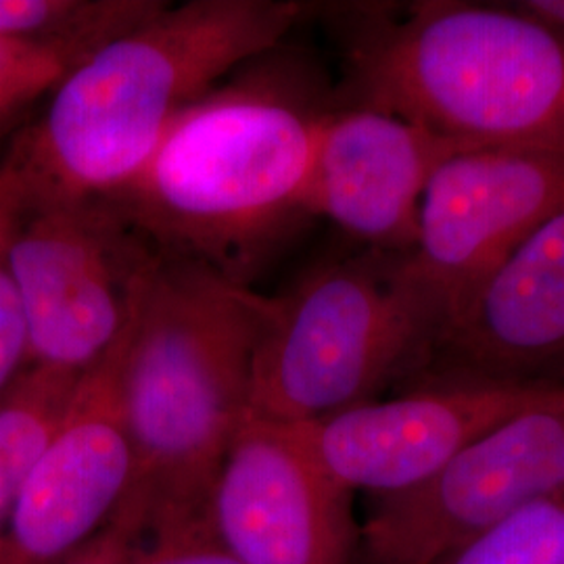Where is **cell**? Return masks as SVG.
Instances as JSON below:
<instances>
[{
    "label": "cell",
    "mask_w": 564,
    "mask_h": 564,
    "mask_svg": "<svg viewBox=\"0 0 564 564\" xmlns=\"http://www.w3.org/2000/svg\"><path fill=\"white\" fill-rule=\"evenodd\" d=\"M11 188L0 174V402L30 366V330L9 263Z\"/></svg>",
    "instance_id": "ac0fdd59"
},
{
    "label": "cell",
    "mask_w": 564,
    "mask_h": 564,
    "mask_svg": "<svg viewBox=\"0 0 564 564\" xmlns=\"http://www.w3.org/2000/svg\"><path fill=\"white\" fill-rule=\"evenodd\" d=\"M337 105L321 61L282 42L184 109L109 197L163 256L253 286L312 220L316 147Z\"/></svg>",
    "instance_id": "6da1fadb"
},
{
    "label": "cell",
    "mask_w": 564,
    "mask_h": 564,
    "mask_svg": "<svg viewBox=\"0 0 564 564\" xmlns=\"http://www.w3.org/2000/svg\"><path fill=\"white\" fill-rule=\"evenodd\" d=\"M162 0H0V39L32 42L86 61L155 18Z\"/></svg>",
    "instance_id": "5bb4252c"
},
{
    "label": "cell",
    "mask_w": 564,
    "mask_h": 564,
    "mask_svg": "<svg viewBox=\"0 0 564 564\" xmlns=\"http://www.w3.org/2000/svg\"><path fill=\"white\" fill-rule=\"evenodd\" d=\"M128 564H241L218 538L209 521L158 529L142 538Z\"/></svg>",
    "instance_id": "d6986e66"
},
{
    "label": "cell",
    "mask_w": 564,
    "mask_h": 564,
    "mask_svg": "<svg viewBox=\"0 0 564 564\" xmlns=\"http://www.w3.org/2000/svg\"><path fill=\"white\" fill-rule=\"evenodd\" d=\"M312 13L293 0H188L82 61L0 170L23 199L111 195L151 160L170 126Z\"/></svg>",
    "instance_id": "7a4b0ae2"
},
{
    "label": "cell",
    "mask_w": 564,
    "mask_h": 564,
    "mask_svg": "<svg viewBox=\"0 0 564 564\" xmlns=\"http://www.w3.org/2000/svg\"><path fill=\"white\" fill-rule=\"evenodd\" d=\"M18 116L15 113H4V111H0V134L9 128V123H13Z\"/></svg>",
    "instance_id": "7402d4cb"
},
{
    "label": "cell",
    "mask_w": 564,
    "mask_h": 564,
    "mask_svg": "<svg viewBox=\"0 0 564 564\" xmlns=\"http://www.w3.org/2000/svg\"><path fill=\"white\" fill-rule=\"evenodd\" d=\"M291 426L247 416L226 452L207 521L241 564H354L360 529Z\"/></svg>",
    "instance_id": "8fae6325"
},
{
    "label": "cell",
    "mask_w": 564,
    "mask_h": 564,
    "mask_svg": "<svg viewBox=\"0 0 564 564\" xmlns=\"http://www.w3.org/2000/svg\"><path fill=\"white\" fill-rule=\"evenodd\" d=\"M564 389V212L485 282L410 379Z\"/></svg>",
    "instance_id": "7c38bea8"
},
{
    "label": "cell",
    "mask_w": 564,
    "mask_h": 564,
    "mask_svg": "<svg viewBox=\"0 0 564 564\" xmlns=\"http://www.w3.org/2000/svg\"><path fill=\"white\" fill-rule=\"evenodd\" d=\"M82 375L30 364L0 402V529L53 442Z\"/></svg>",
    "instance_id": "9a60e30c"
},
{
    "label": "cell",
    "mask_w": 564,
    "mask_h": 564,
    "mask_svg": "<svg viewBox=\"0 0 564 564\" xmlns=\"http://www.w3.org/2000/svg\"><path fill=\"white\" fill-rule=\"evenodd\" d=\"M440 564H564V491L524 506Z\"/></svg>",
    "instance_id": "2e32d148"
},
{
    "label": "cell",
    "mask_w": 564,
    "mask_h": 564,
    "mask_svg": "<svg viewBox=\"0 0 564 564\" xmlns=\"http://www.w3.org/2000/svg\"><path fill=\"white\" fill-rule=\"evenodd\" d=\"M270 297L203 263L160 256L130 328L121 398L147 533L207 521L226 452L249 416ZM144 533V535H147Z\"/></svg>",
    "instance_id": "277c9868"
},
{
    "label": "cell",
    "mask_w": 564,
    "mask_h": 564,
    "mask_svg": "<svg viewBox=\"0 0 564 564\" xmlns=\"http://www.w3.org/2000/svg\"><path fill=\"white\" fill-rule=\"evenodd\" d=\"M517 7L564 36V0H524L517 2Z\"/></svg>",
    "instance_id": "44dd1931"
},
{
    "label": "cell",
    "mask_w": 564,
    "mask_h": 564,
    "mask_svg": "<svg viewBox=\"0 0 564 564\" xmlns=\"http://www.w3.org/2000/svg\"><path fill=\"white\" fill-rule=\"evenodd\" d=\"M78 65L80 61L57 48L0 39V111L20 116Z\"/></svg>",
    "instance_id": "e0dca14e"
},
{
    "label": "cell",
    "mask_w": 564,
    "mask_h": 564,
    "mask_svg": "<svg viewBox=\"0 0 564 564\" xmlns=\"http://www.w3.org/2000/svg\"><path fill=\"white\" fill-rule=\"evenodd\" d=\"M564 491V393L508 419L426 484L377 498L366 564H440L524 506Z\"/></svg>",
    "instance_id": "ba28073f"
},
{
    "label": "cell",
    "mask_w": 564,
    "mask_h": 564,
    "mask_svg": "<svg viewBox=\"0 0 564 564\" xmlns=\"http://www.w3.org/2000/svg\"><path fill=\"white\" fill-rule=\"evenodd\" d=\"M130 328L82 375L63 423L0 529V564H59L128 500L137 477L121 398Z\"/></svg>",
    "instance_id": "9c48e42d"
},
{
    "label": "cell",
    "mask_w": 564,
    "mask_h": 564,
    "mask_svg": "<svg viewBox=\"0 0 564 564\" xmlns=\"http://www.w3.org/2000/svg\"><path fill=\"white\" fill-rule=\"evenodd\" d=\"M147 523L144 506L128 498L111 523L59 564H128L147 533Z\"/></svg>",
    "instance_id": "ffe728a7"
},
{
    "label": "cell",
    "mask_w": 564,
    "mask_h": 564,
    "mask_svg": "<svg viewBox=\"0 0 564 564\" xmlns=\"http://www.w3.org/2000/svg\"><path fill=\"white\" fill-rule=\"evenodd\" d=\"M339 101L464 149L564 153V36L517 4H337Z\"/></svg>",
    "instance_id": "3957f363"
},
{
    "label": "cell",
    "mask_w": 564,
    "mask_h": 564,
    "mask_svg": "<svg viewBox=\"0 0 564 564\" xmlns=\"http://www.w3.org/2000/svg\"><path fill=\"white\" fill-rule=\"evenodd\" d=\"M11 188L9 263L30 364L84 375L134 321L160 251L109 195L23 199Z\"/></svg>",
    "instance_id": "8992f818"
},
{
    "label": "cell",
    "mask_w": 564,
    "mask_h": 564,
    "mask_svg": "<svg viewBox=\"0 0 564 564\" xmlns=\"http://www.w3.org/2000/svg\"><path fill=\"white\" fill-rule=\"evenodd\" d=\"M561 212L564 153L466 149L440 165L424 195L419 241L405 256L435 343L489 276Z\"/></svg>",
    "instance_id": "52a82bcc"
},
{
    "label": "cell",
    "mask_w": 564,
    "mask_h": 564,
    "mask_svg": "<svg viewBox=\"0 0 564 564\" xmlns=\"http://www.w3.org/2000/svg\"><path fill=\"white\" fill-rule=\"evenodd\" d=\"M561 393L527 384H423L286 426L335 484L387 498L426 484L485 433Z\"/></svg>",
    "instance_id": "30bf717a"
},
{
    "label": "cell",
    "mask_w": 564,
    "mask_h": 564,
    "mask_svg": "<svg viewBox=\"0 0 564 564\" xmlns=\"http://www.w3.org/2000/svg\"><path fill=\"white\" fill-rule=\"evenodd\" d=\"M433 343L405 256L360 247L270 297L249 414L303 424L372 402L384 384L410 381Z\"/></svg>",
    "instance_id": "5b68a950"
},
{
    "label": "cell",
    "mask_w": 564,
    "mask_h": 564,
    "mask_svg": "<svg viewBox=\"0 0 564 564\" xmlns=\"http://www.w3.org/2000/svg\"><path fill=\"white\" fill-rule=\"evenodd\" d=\"M458 151L466 149L400 116L339 101L316 147L310 216L362 249L410 256L431 178Z\"/></svg>",
    "instance_id": "4fadbf2b"
}]
</instances>
